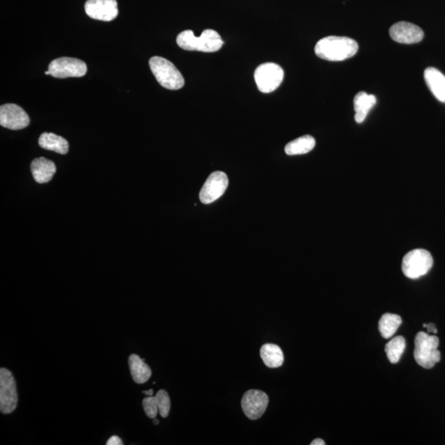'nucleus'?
<instances>
[{"mask_svg": "<svg viewBox=\"0 0 445 445\" xmlns=\"http://www.w3.org/2000/svg\"><path fill=\"white\" fill-rule=\"evenodd\" d=\"M31 171L35 181L43 184L51 181L56 173V167L52 161L42 157L31 162Z\"/></svg>", "mask_w": 445, "mask_h": 445, "instance_id": "14", "label": "nucleus"}, {"mask_svg": "<svg viewBox=\"0 0 445 445\" xmlns=\"http://www.w3.org/2000/svg\"><path fill=\"white\" fill-rule=\"evenodd\" d=\"M377 99L375 95L366 92H359L354 96V107L356 111L354 120L361 124L365 121L368 112L376 105Z\"/></svg>", "mask_w": 445, "mask_h": 445, "instance_id": "16", "label": "nucleus"}, {"mask_svg": "<svg viewBox=\"0 0 445 445\" xmlns=\"http://www.w3.org/2000/svg\"><path fill=\"white\" fill-rule=\"evenodd\" d=\"M143 393L147 396H153V394H154V390L150 389L148 391H143Z\"/></svg>", "mask_w": 445, "mask_h": 445, "instance_id": "28", "label": "nucleus"}, {"mask_svg": "<svg viewBox=\"0 0 445 445\" xmlns=\"http://www.w3.org/2000/svg\"><path fill=\"white\" fill-rule=\"evenodd\" d=\"M39 146L44 150L54 151L61 155H66L69 151V143L65 138L56 134L45 132L40 134Z\"/></svg>", "mask_w": 445, "mask_h": 445, "instance_id": "17", "label": "nucleus"}, {"mask_svg": "<svg viewBox=\"0 0 445 445\" xmlns=\"http://www.w3.org/2000/svg\"><path fill=\"white\" fill-rule=\"evenodd\" d=\"M129 366L133 380L136 384H145L150 379L151 368L137 354H132L129 357Z\"/></svg>", "mask_w": 445, "mask_h": 445, "instance_id": "18", "label": "nucleus"}, {"mask_svg": "<svg viewBox=\"0 0 445 445\" xmlns=\"http://www.w3.org/2000/svg\"><path fill=\"white\" fill-rule=\"evenodd\" d=\"M254 79L260 92L270 93L281 84L284 70L275 63H265L256 69Z\"/></svg>", "mask_w": 445, "mask_h": 445, "instance_id": "6", "label": "nucleus"}, {"mask_svg": "<svg viewBox=\"0 0 445 445\" xmlns=\"http://www.w3.org/2000/svg\"><path fill=\"white\" fill-rule=\"evenodd\" d=\"M439 345V340L435 335L418 332L415 337L414 350V358L418 365L425 368H433L442 359Z\"/></svg>", "mask_w": 445, "mask_h": 445, "instance_id": "3", "label": "nucleus"}, {"mask_svg": "<svg viewBox=\"0 0 445 445\" xmlns=\"http://www.w3.org/2000/svg\"><path fill=\"white\" fill-rule=\"evenodd\" d=\"M405 348V338L401 336L394 337L385 345V352L389 361L392 364H397L401 359Z\"/></svg>", "mask_w": 445, "mask_h": 445, "instance_id": "22", "label": "nucleus"}, {"mask_svg": "<svg viewBox=\"0 0 445 445\" xmlns=\"http://www.w3.org/2000/svg\"><path fill=\"white\" fill-rule=\"evenodd\" d=\"M315 139L311 136H304L288 143L285 151L288 155H299L308 154L315 147Z\"/></svg>", "mask_w": 445, "mask_h": 445, "instance_id": "20", "label": "nucleus"}, {"mask_svg": "<svg viewBox=\"0 0 445 445\" xmlns=\"http://www.w3.org/2000/svg\"><path fill=\"white\" fill-rule=\"evenodd\" d=\"M143 407L145 409V412L148 418H151V419H155L157 415H158L159 407L158 403H157L156 397H153V396H148V397L146 398L143 400Z\"/></svg>", "mask_w": 445, "mask_h": 445, "instance_id": "24", "label": "nucleus"}, {"mask_svg": "<svg viewBox=\"0 0 445 445\" xmlns=\"http://www.w3.org/2000/svg\"><path fill=\"white\" fill-rule=\"evenodd\" d=\"M158 403L159 411L162 417H168L171 408L170 398L169 393L164 390H159L156 396Z\"/></svg>", "mask_w": 445, "mask_h": 445, "instance_id": "23", "label": "nucleus"}, {"mask_svg": "<svg viewBox=\"0 0 445 445\" xmlns=\"http://www.w3.org/2000/svg\"><path fill=\"white\" fill-rule=\"evenodd\" d=\"M177 43L186 51L208 53L218 52L224 45L219 34L212 29L205 30L199 38L192 30L184 31L178 36Z\"/></svg>", "mask_w": 445, "mask_h": 445, "instance_id": "2", "label": "nucleus"}, {"mask_svg": "<svg viewBox=\"0 0 445 445\" xmlns=\"http://www.w3.org/2000/svg\"><path fill=\"white\" fill-rule=\"evenodd\" d=\"M427 86L439 102H445V76L437 69L429 67L424 72Z\"/></svg>", "mask_w": 445, "mask_h": 445, "instance_id": "15", "label": "nucleus"}, {"mask_svg": "<svg viewBox=\"0 0 445 445\" xmlns=\"http://www.w3.org/2000/svg\"><path fill=\"white\" fill-rule=\"evenodd\" d=\"M358 49V43L352 38L330 36L319 40L314 49L322 60L343 61L356 55Z\"/></svg>", "mask_w": 445, "mask_h": 445, "instance_id": "1", "label": "nucleus"}, {"mask_svg": "<svg viewBox=\"0 0 445 445\" xmlns=\"http://www.w3.org/2000/svg\"><path fill=\"white\" fill-rule=\"evenodd\" d=\"M423 327L427 328V330H428V334H437V329H436V327L434 323H429V325H424Z\"/></svg>", "mask_w": 445, "mask_h": 445, "instance_id": "26", "label": "nucleus"}, {"mask_svg": "<svg viewBox=\"0 0 445 445\" xmlns=\"http://www.w3.org/2000/svg\"><path fill=\"white\" fill-rule=\"evenodd\" d=\"M17 405V385L12 373L7 368L0 370V411L10 414Z\"/></svg>", "mask_w": 445, "mask_h": 445, "instance_id": "8", "label": "nucleus"}, {"mask_svg": "<svg viewBox=\"0 0 445 445\" xmlns=\"http://www.w3.org/2000/svg\"><path fill=\"white\" fill-rule=\"evenodd\" d=\"M434 263L432 256L425 249H415L409 251L403 258L402 270L404 275L409 279L420 278L426 275Z\"/></svg>", "mask_w": 445, "mask_h": 445, "instance_id": "5", "label": "nucleus"}, {"mask_svg": "<svg viewBox=\"0 0 445 445\" xmlns=\"http://www.w3.org/2000/svg\"><path fill=\"white\" fill-rule=\"evenodd\" d=\"M107 445H121L123 444V440H121L118 436L114 435L107 442Z\"/></svg>", "mask_w": 445, "mask_h": 445, "instance_id": "25", "label": "nucleus"}, {"mask_svg": "<svg viewBox=\"0 0 445 445\" xmlns=\"http://www.w3.org/2000/svg\"><path fill=\"white\" fill-rule=\"evenodd\" d=\"M269 398L266 393L260 390L247 391L242 398V411L251 420H258L262 417L268 407Z\"/></svg>", "mask_w": 445, "mask_h": 445, "instance_id": "9", "label": "nucleus"}, {"mask_svg": "<svg viewBox=\"0 0 445 445\" xmlns=\"http://www.w3.org/2000/svg\"><path fill=\"white\" fill-rule=\"evenodd\" d=\"M260 357L268 368L281 367L284 363V354L280 346L275 344H265L260 350Z\"/></svg>", "mask_w": 445, "mask_h": 445, "instance_id": "19", "label": "nucleus"}, {"mask_svg": "<svg viewBox=\"0 0 445 445\" xmlns=\"http://www.w3.org/2000/svg\"><path fill=\"white\" fill-rule=\"evenodd\" d=\"M152 73L161 86L170 90H178L185 84L183 76L172 62L163 57L154 56L150 60Z\"/></svg>", "mask_w": 445, "mask_h": 445, "instance_id": "4", "label": "nucleus"}, {"mask_svg": "<svg viewBox=\"0 0 445 445\" xmlns=\"http://www.w3.org/2000/svg\"><path fill=\"white\" fill-rule=\"evenodd\" d=\"M228 185L227 175L223 172L211 173L200 192V201L208 205L219 199L226 192Z\"/></svg>", "mask_w": 445, "mask_h": 445, "instance_id": "10", "label": "nucleus"}, {"mask_svg": "<svg viewBox=\"0 0 445 445\" xmlns=\"http://www.w3.org/2000/svg\"><path fill=\"white\" fill-rule=\"evenodd\" d=\"M154 423H155V425H159V421L158 419H156V418H155Z\"/></svg>", "mask_w": 445, "mask_h": 445, "instance_id": "29", "label": "nucleus"}, {"mask_svg": "<svg viewBox=\"0 0 445 445\" xmlns=\"http://www.w3.org/2000/svg\"><path fill=\"white\" fill-rule=\"evenodd\" d=\"M30 118L26 112L19 105L8 103L0 107V125L13 130L29 127Z\"/></svg>", "mask_w": 445, "mask_h": 445, "instance_id": "11", "label": "nucleus"}, {"mask_svg": "<svg viewBox=\"0 0 445 445\" xmlns=\"http://www.w3.org/2000/svg\"><path fill=\"white\" fill-rule=\"evenodd\" d=\"M84 8L88 17L99 21L110 22L118 15L116 0H88Z\"/></svg>", "mask_w": 445, "mask_h": 445, "instance_id": "12", "label": "nucleus"}, {"mask_svg": "<svg viewBox=\"0 0 445 445\" xmlns=\"http://www.w3.org/2000/svg\"><path fill=\"white\" fill-rule=\"evenodd\" d=\"M391 38L402 44L420 42L424 38L423 31L419 26L407 22H399L389 29Z\"/></svg>", "mask_w": 445, "mask_h": 445, "instance_id": "13", "label": "nucleus"}, {"mask_svg": "<svg viewBox=\"0 0 445 445\" xmlns=\"http://www.w3.org/2000/svg\"><path fill=\"white\" fill-rule=\"evenodd\" d=\"M403 322L402 318L397 314L385 313L379 322V330L382 336L389 339L397 332Z\"/></svg>", "mask_w": 445, "mask_h": 445, "instance_id": "21", "label": "nucleus"}, {"mask_svg": "<svg viewBox=\"0 0 445 445\" xmlns=\"http://www.w3.org/2000/svg\"><path fill=\"white\" fill-rule=\"evenodd\" d=\"M48 70L54 78H79L87 73V65L75 58L61 57L49 63Z\"/></svg>", "mask_w": 445, "mask_h": 445, "instance_id": "7", "label": "nucleus"}, {"mask_svg": "<svg viewBox=\"0 0 445 445\" xmlns=\"http://www.w3.org/2000/svg\"><path fill=\"white\" fill-rule=\"evenodd\" d=\"M45 75H51V74H49V70L45 72Z\"/></svg>", "mask_w": 445, "mask_h": 445, "instance_id": "30", "label": "nucleus"}, {"mask_svg": "<svg viewBox=\"0 0 445 445\" xmlns=\"http://www.w3.org/2000/svg\"><path fill=\"white\" fill-rule=\"evenodd\" d=\"M311 445H325V440H322V439H314L313 442L310 444Z\"/></svg>", "mask_w": 445, "mask_h": 445, "instance_id": "27", "label": "nucleus"}]
</instances>
